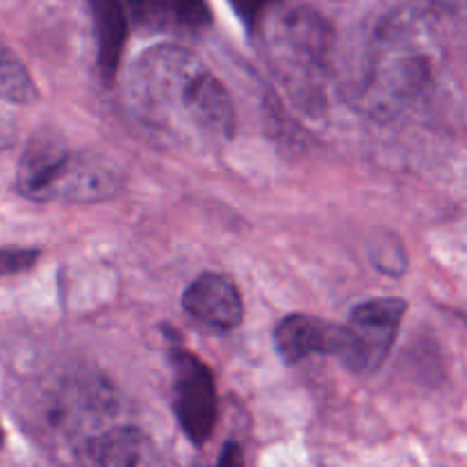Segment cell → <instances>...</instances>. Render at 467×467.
Instances as JSON below:
<instances>
[{
	"label": "cell",
	"instance_id": "6da1fadb",
	"mask_svg": "<svg viewBox=\"0 0 467 467\" xmlns=\"http://www.w3.org/2000/svg\"><path fill=\"white\" fill-rule=\"evenodd\" d=\"M465 0H406L377 26L354 100L381 121L445 109L463 96Z\"/></svg>",
	"mask_w": 467,
	"mask_h": 467
},
{
	"label": "cell",
	"instance_id": "7a4b0ae2",
	"mask_svg": "<svg viewBox=\"0 0 467 467\" xmlns=\"http://www.w3.org/2000/svg\"><path fill=\"white\" fill-rule=\"evenodd\" d=\"M128 114L149 135L187 150H213L235 140L237 108L208 64L178 44L146 48L123 80Z\"/></svg>",
	"mask_w": 467,
	"mask_h": 467
},
{
	"label": "cell",
	"instance_id": "3957f363",
	"mask_svg": "<svg viewBox=\"0 0 467 467\" xmlns=\"http://www.w3.org/2000/svg\"><path fill=\"white\" fill-rule=\"evenodd\" d=\"M16 190L36 203H99L121 190V171L103 155L71 150L59 140L44 135L23 150Z\"/></svg>",
	"mask_w": 467,
	"mask_h": 467
},
{
	"label": "cell",
	"instance_id": "277c9868",
	"mask_svg": "<svg viewBox=\"0 0 467 467\" xmlns=\"http://www.w3.org/2000/svg\"><path fill=\"white\" fill-rule=\"evenodd\" d=\"M265 50L274 76L304 109L317 112L324 103L333 53V27L310 7H290L265 26Z\"/></svg>",
	"mask_w": 467,
	"mask_h": 467
},
{
	"label": "cell",
	"instance_id": "5b68a950",
	"mask_svg": "<svg viewBox=\"0 0 467 467\" xmlns=\"http://www.w3.org/2000/svg\"><path fill=\"white\" fill-rule=\"evenodd\" d=\"M406 310L409 304L395 296L369 299L356 306L347 324L340 327L336 358L358 377L377 374L395 347Z\"/></svg>",
	"mask_w": 467,
	"mask_h": 467
},
{
	"label": "cell",
	"instance_id": "8992f818",
	"mask_svg": "<svg viewBox=\"0 0 467 467\" xmlns=\"http://www.w3.org/2000/svg\"><path fill=\"white\" fill-rule=\"evenodd\" d=\"M173 369H176L173 409H176L178 424L192 442L205 445L217 424V392H214L213 372L196 356L182 351L173 356Z\"/></svg>",
	"mask_w": 467,
	"mask_h": 467
},
{
	"label": "cell",
	"instance_id": "52a82bcc",
	"mask_svg": "<svg viewBox=\"0 0 467 467\" xmlns=\"http://www.w3.org/2000/svg\"><path fill=\"white\" fill-rule=\"evenodd\" d=\"M190 317L214 331H233L244 319V304L235 283L217 272H205L190 283L182 295Z\"/></svg>",
	"mask_w": 467,
	"mask_h": 467
},
{
	"label": "cell",
	"instance_id": "ba28073f",
	"mask_svg": "<svg viewBox=\"0 0 467 467\" xmlns=\"http://www.w3.org/2000/svg\"><path fill=\"white\" fill-rule=\"evenodd\" d=\"M73 451H76V461L87 465L137 467L155 463L153 442L135 427L105 429L85 438Z\"/></svg>",
	"mask_w": 467,
	"mask_h": 467
},
{
	"label": "cell",
	"instance_id": "9c48e42d",
	"mask_svg": "<svg viewBox=\"0 0 467 467\" xmlns=\"http://www.w3.org/2000/svg\"><path fill=\"white\" fill-rule=\"evenodd\" d=\"M337 340H340V327L304 313L287 315L274 331V347L287 365L301 363L308 356H336Z\"/></svg>",
	"mask_w": 467,
	"mask_h": 467
},
{
	"label": "cell",
	"instance_id": "30bf717a",
	"mask_svg": "<svg viewBox=\"0 0 467 467\" xmlns=\"http://www.w3.org/2000/svg\"><path fill=\"white\" fill-rule=\"evenodd\" d=\"M39 99L35 80L26 64L0 41V100L14 105H32Z\"/></svg>",
	"mask_w": 467,
	"mask_h": 467
},
{
	"label": "cell",
	"instance_id": "8fae6325",
	"mask_svg": "<svg viewBox=\"0 0 467 467\" xmlns=\"http://www.w3.org/2000/svg\"><path fill=\"white\" fill-rule=\"evenodd\" d=\"M372 260L377 269L390 274V276H400V274L406 272L404 246L397 244L392 237H388V242L377 240V246L372 249Z\"/></svg>",
	"mask_w": 467,
	"mask_h": 467
},
{
	"label": "cell",
	"instance_id": "7c38bea8",
	"mask_svg": "<svg viewBox=\"0 0 467 467\" xmlns=\"http://www.w3.org/2000/svg\"><path fill=\"white\" fill-rule=\"evenodd\" d=\"M39 251L36 249H0V276H9V274H18L30 269L32 265L39 260Z\"/></svg>",
	"mask_w": 467,
	"mask_h": 467
}]
</instances>
